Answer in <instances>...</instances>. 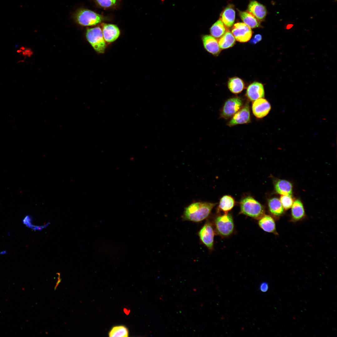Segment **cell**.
Wrapping results in <instances>:
<instances>
[{
  "mask_svg": "<svg viewBox=\"0 0 337 337\" xmlns=\"http://www.w3.org/2000/svg\"><path fill=\"white\" fill-rule=\"evenodd\" d=\"M212 223L206 221L198 232L200 242L210 250L213 249L215 231Z\"/></svg>",
  "mask_w": 337,
  "mask_h": 337,
  "instance_id": "cell-6",
  "label": "cell"
},
{
  "mask_svg": "<svg viewBox=\"0 0 337 337\" xmlns=\"http://www.w3.org/2000/svg\"><path fill=\"white\" fill-rule=\"evenodd\" d=\"M264 95V86L261 83L254 82L247 87L246 95L250 101H253L258 99L263 98Z\"/></svg>",
  "mask_w": 337,
  "mask_h": 337,
  "instance_id": "cell-12",
  "label": "cell"
},
{
  "mask_svg": "<svg viewBox=\"0 0 337 337\" xmlns=\"http://www.w3.org/2000/svg\"><path fill=\"white\" fill-rule=\"evenodd\" d=\"M275 190L281 195H291L292 193V186L289 182L284 180H279L275 184Z\"/></svg>",
  "mask_w": 337,
  "mask_h": 337,
  "instance_id": "cell-21",
  "label": "cell"
},
{
  "mask_svg": "<svg viewBox=\"0 0 337 337\" xmlns=\"http://www.w3.org/2000/svg\"><path fill=\"white\" fill-rule=\"evenodd\" d=\"M280 200L283 208L285 210L291 208L294 202L291 195H282Z\"/></svg>",
  "mask_w": 337,
  "mask_h": 337,
  "instance_id": "cell-27",
  "label": "cell"
},
{
  "mask_svg": "<svg viewBox=\"0 0 337 337\" xmlns=\"http://www.w3.org/2000/svg\"><path fill=\"white\" fill-rule=\"evenodd\" d=\"M235 204L234 199L231 196L225 195L220 199L217 208L218 212H222L227 213L234 207Z\"/></svg>",
  "mask_w": 337,
  "mask_h": 337,
  "instance_id": "cell-20",
  "label": "cell"
},
{
  "mask_svg": "<svg viewBox=\"0 0 337 337\" xmlns=\"http://www.w3.org/2000/svg\"><path fill=\"white\" fill-rule=\"evenodd\" d=\"M228 87L232 93L237 94L241 93L244 89L245 85L243 81L238 77H233L229 80Z\"/></svg>",
  "mask_w": 337,
  "mask_h": 337,
  "instance_id": "cell-23",
  "label": "cell"
},
{
  "mask_svg": "<svg viewBox=\"0 0 337 337\" xmlns=\"http://www.w3.org/2000/svg\"><path fill=\"white\" fill-rule=\"evenodd\" d=\"M268 289V285L266 282H263L260 285L259 289L262 292H266Z\"/></svg>",
  "mask_w": 337,
  "mask_h": 337,
  "instance_id": "cell-29",
  "label": "cell"
},
{
  "mask_svg": "<svg viewBox=\"0 0 337 337\" xmlns=\"http://www.w3.org/2000/svg\"><path fill=\"white\" fill-rule=\"evenodd\" d=\"M216 203L207 202H196L184 208L182 216L184 221L198 222L206 219Z\"/></svg>",
  "mask_w": 337,
  "mask_h": 337,
  "instance_id": "cell-1",
  "label": "cell"
},
{
  "mask_svg": "<svg viewBox=\"0 0 337 337\" xmlns=\"http://www.w3.org/2000/svg\"><path fill=\"white\" fill-rule=\"evenodd\" d=\"M32 217L28 215H26L22 220L23 223L26 226L35 231H41L47 227L50 224V222H48L44 225H34L32 223Z\"/></svg>",
  "mask_w": 337,
  "mask_h": 337,
  "instance_id": "cell-26",
  "label": "cell"
},
{
  "mask_svg": "<svg viewBox=\"0 0 337 337\" xmlns=\"http://www.w3.org/2000/svg\"><path fill=\"white\" fill-rule=\"evenodd\" d=\"M86 37L87 40L97 52L103 53L106 48V42L102 31L99 27L88 28Z\"/></svg>",
  "mask_w": 337,
  "mask_h": 337,
  "instance_id": "cell-4",
  "label": "cell"
},
{
  "mask_svg": "<svg viewBox=\"0 0 337 337\" xmlns=\"http://www.w3.org/2000/svg\"><path fill=\"white\" fill-rule=\"evenodd\" d=\"M21 51H22L21 49L18 50L17 51V53H20Z\"/></svg>",
  "mask_w": 337,
  "mask_h": 337,
  "instance_id": "cell-32",
  "label": "cell"
},
{
  "mask_svg": "<svg viewBox=\"0 0 337 337\" xmlns=\"http://www.w3.org/2000/svg\"><path fill=\"white\" fill-rule=\"evenodd\" d=\"M220 19L214 23L210 29L212 36L215 38H220L226 32V27Z\"/></svg>",
  "mask_w": 337,
  "mask_h": 337,
  "instance_id": "cell-24",
  "label": "cell"
},
{
  "mask_svg": "<svg viewBox=\"0 0 337 337\" xmlns=\"http://www.w3.org/2000/svg\"><path fill=\"white\" fill-rule=\"evenodd\" d=\"M243 102L240 98L235 97L227 99L225 102L221 113V117L225 119L233 116L242 107Z\"/></svg>",
  "mask_w": 337,
  "mask_h": 337,
  "instance_id": "cell-7",
  "label": "cell"
},
{
  "mask_svg": "<svg viewBox=\"0 0 337 337\" xmlns=\"http://www.w3.org/2000/svg\"><path fill=\"white\" fill-rule=\"evenodd\" d=\"M235 40L234 36L230 31H226L219 39L218 43L219 46L222 49L231 47L234 45Z\"/></svg>",
  "mask_w": 337,
  "mask_h": 337,
  "instance_id": "cell-22",
  "label": "cell"
},
{
  "mask_svg": "<svg viewBox=\"0 0 337 337\" xmlns=\"http://www.w3.org/2000/svg\"><path fill=\"white\" fill-rule=\"evenodd\" d=\"M216 232L222 237L229 236L232 233L234 224L232 217L230 213L216 217L214 220Z\"/></svg>",
  "mask_w": 337,
  "mask_h": 337,
  "instance_id": "cell-3",
  "label": "cell"
},
{
  "mask_svg": "<svg viewBox=\"0 0 337 337\" xmlns=\"http://www.w3.org/2000/svg\"><path fill=\"white\" fill-rule=\"evenodd\" d=\"M240 213L256 219H259L265 213L263 206L254 198L247 196L240 201Z\"/></svg>",
  "mask_w": 337,
  "mask_h": 337,
  "instance_id": "cell-2",
  "label": "cell"
},
{
  "mask_svg": "<svg viewBox=\"0 0 337 337\" xmlns=\"http://www.w3.org/2000/svg\"><path fill=\"white\" fill-rule=\"evenodd\" d=\"M250 121L249 106V104L247 103L232 116L227 125L231 127L237 125L247 124L250 123Z\"/></svg>",
  "mask_w": 337,
  "mask_h": 337,
  "instance_id": "cell-9",
  "label": "cell"
},
{
  "mask_svg": "<svg viewBox=\"0 0 337 337\" xmlns=\"http://www.w3.org/2000/svg\"><path fill=\"white\" fill-rule=\"evenodd\" d=\"M235 18V12L234 6L227 5L222 11L220 19L227 28L231 27L233 24Z\"/></svg>",
  "mask_w": 337,
  "mask_h": 337,
  "instance_id": "cell-15",
  "label": "cell"
},
{
  "mask_svg": "<svg viewBox=\"0 0 337 337\" xmlns=\"http://www.w3.org/2000/svg\"><path fill=\"white\" fill-rule=\"evenodd\" d=\"M74 18L78 23L84 26L95 25L103 20L101 15L90 10L84 8L77 11L74 15Z\"/></svg>",
  "mask_w": 337,
  "mask_h": 337,
  "instance_id": "cell-5",
  "label": "cell"
},
{
  "mask_svg": "<svg viewBox=\"0 0 337 337\" xmlns=\"http://www.w3.org/2000/svg\"><path fill=\"white\" fill-rule=\"evenodd\" d=\"M268 206L270 213L276 219H278L284 213V209L278 198H274L269 199Z\"/></svg>",
  "mask_w": 337,
  "mask_h": 337,
  "instance_id": "cell-16",
  "label": "cell"
},
{
  "mask_svg": "<svg viewBox=\"0 0 337 337\" xmlns=\"http://www.w3.org/2000/svg\"><path fill=\"white\" fill-rule=\"evenodd\" d=\"M20 49H22V50H24L25 49V48L23 46H22L20 48Z\"/></svg>",
  "mask_w": 337,
  "mask_h": 337,
  "instance_id": "cell-33",
  "label": "cell"
},
{
  "mask_svg": "<svg viewBox=\"0 0 337 337\" xmlns=\"http://www.w3.org/2000/svg\"><path fill=\"white\" fill-rule=\"evenodd\" d=\"M201 39L204 49L208 52L214 56L219 54L221 49L215 38L212 35H204L202 36Z\"/></svg>",
  "mask_w": 337,
  "mask_h": 337,
  "instance_id": "cell-11",
  "label": "cell"
},
{
  "mask_svg": "<svg viewBox=\"0 0 337 337\" xmlns=\"http://www.w3.org/2000/svg\"><path fill=\"white\" fill-rule=\"evenodd\" d=\"M239 16L245 24L251 28L261 27L260 21L248 11H238Z\"/></svg>",
  "mask_w": 337,
  "mask_h": 337,
  "instance_id": "cell-19",
  "label": "cell"
},
{
  "mask_svg": "<svg viewBox=\"0 0 337 337\" xmlns=\"http://www.w3.org/2000/svg\"><path fill=\"white\" fill-rule=\"evenodd\" d=\"M247 11L260 21L264 20L267 13L266 7L255 0L250 2L248 6Z\"/></svg>",
  "mask_w": 337,
  "mask_h": 337,
  "instance_id": "cell-14",
  "label": "cell"
},
{
  "mask_svg": "<svg viewBox=\"0 0 337 337\" xmlns=\"http://www.w3.org/2000/svg\"><path fill=\"white\" fill-rule=\"evenodd\" d=\"M98 4L103 7H109L114 5L116 0H96Z\"/></svg>",
  "mask_w": 337,
  "mask_h": 337,
  "instance_id": "cell-28",
  "label": "cell"
},
{
  "mask_svg": "<svg viewBox=\"0 0 337 337\" xmlns=\"http://www.w3.org/2000/svg\"><path fill=\"white\" fill-rule=\"evenodd\" d=\"M232 33L237 41L246 42L250 39L252 31L251 28L244 23L237 22L232 26Z\"/></svg>",
  "mask_w": 337,
  "mask_h": 337,
  "instance_id": "cell-8",
  "label": "cell"
},
{
  "mask_svg": "<svg viewBox=\"0 0 337 337\" xmlns=\"http://www.w3.org/2000/svg\"><path fill=\"white\" fill-rule=\"evenodd\" d=\"M129 332L127 328L123 325L113 326L108 333L109 337H127Z\"/></svg>",
  "mask_w": 337,
  "mask_h": 337,
  "instance_id": "cell-25",
  "label": "cell"
},
{
  "mask_svg": "<svg viewBox=\"0 0 337 337\" xmlns=\"http://www.w3.org/2000/svg\"><path fill=\"white\" fill-rule=\"evenodd\" d=\"M291 27H292V26H291V25H289L288 26H287V27H287V29H290V28Z\"/></svg>",
  "mask_w": 337,
  "mask_h": 337,
  "instance_id": "cell-31",
  "label": "cell"
},
{
  "mask_svg": "<svg viewBox=\"0 0 337 337\" xmlns=\"http://www.w3.org/2000/svg\"><path fill=\"white\" fill-rule=\"evenodd\" d=\"M291 221L296 222L302 220L305 216L303 205L299 200L294 202L291 207Z\"/></svg>",
  "mask_w": 337,
  "mask_h": 337,
  "instance_id": "cell-18",
  "label": "cell"
},
{
  "mask_svg": "<svg viewBox=\"0 0 337 337\" xmlns=\"http://www.w3.org/2000/svg\"><path fill=\"white\" fill-rule=\"evenodd\" d=\"M102 25L103 35L106 42H113L118 38L120 32L116 25L105 23H103Z\"/></svg>",
  "mask_w": 337,
  "mask_h": 337,
  "instance_id": "cell-13",
  "label": "cell"
},
{
  "mask_svg": "<svg viewBox=\"0 0 337 337\" xmlns=\"http://www.w3.org/2000/svg\"><path fill=\"white\" fill-rule=\"evenodd\" d=\"M258 225L264 231L277 234L275 221L271 216L264 214L259 219Z\"/></svg>",
  "mask_w": 337,
  "mask_h": 337,
  "instance_id": "cell-17",
  "label": "cell"
},
{
  "mask_svg": "<svg viewBox=\"0 0 337 337\" xmlns=\"http://www.w3.org/2000/svg\"><path fill=\"white\" fill-rule=\"evenodd\" d=\"M262 39L261 36L259 34L256 35L254 38L251 40V42L254 44H256L260 42Z\"/></svg>",
  "mask_w": 337,
  "mask_h": 337,
  "instance_id": "cell-30",
  "label": "cell"
},
{
  "mask_svg": "<svg viewBox=\"0 0 337 337\" xmlns=\"http://www.w3.org/2000/svg\"><path fill=\"white\" fill-rule=\"evenodd\" d=\"M253 101L252 109L253 114L256 118H262L269 113L271 106L266 99L260 98Z\"/></svg>",
  "mask_w": 337,
  "mask_h": 337,
  "instance_id": "cell-10",
  "label": "cell"
}]
</instances>
